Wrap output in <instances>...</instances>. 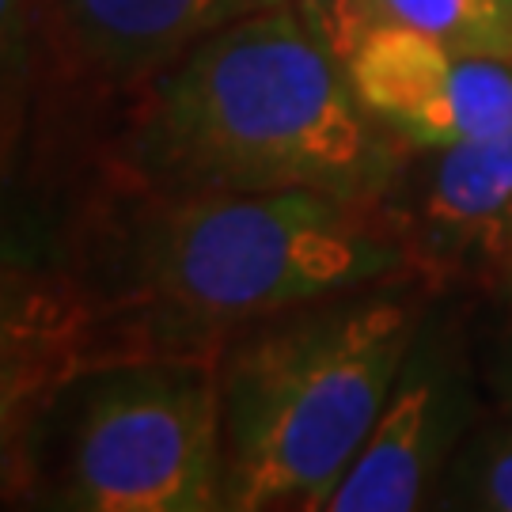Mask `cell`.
Listing matches in <instances>:
<instances>
[{
    "label": "cell",
    "mask_w": 512,
    "mask_h": 512,
    "mask_svg": "<svg viewBox=\"0 0 512 512\" xmlns=\"http://www.w3.org/2000/svg\"><path fill=\"white\" fill-rule=\"evenodd\" d=\"M380 19L437 35L471 54L512 61V0H372Z\"/></svg>",
    "instance_id": "obj_9"
},
{
    "label": "cell",
    "mask_w": 512,
    "mask_h": 512,
    "mask_svg": "<svg viewBox=\"0 0 512 512\" xmlns=\"http://www.w3.org/2000/svg\"><path fill=\"white\" fill-rule=\"evenodd\" d=\"M361 107L403 145L448 148L512 129V61L376 19L349 61Z\"/></svg>",
    "instance_id": "obj_6"
},
{
    "label": "cell",
    "mask_w": 512,
    "mask_h": 512,
    "mask_svg": "<svg viewBox=\"0 0 512 512\" xmlns=\"http://www.w3.org/2000/svg\"><path fill=\"white\" fill-rule=\"evenodd\" d=\"M289 0H61L76 50L114 76L156 73L202 38Z\"/></svg>",
    "instance_id": "obj_7"
},
{
    "label": "cell",
    "mask_w": 512,
    "mask_h": 512,
    "mask_svg": "<svg viewBox=\"0 0 512 512\" xmlns=\"http://www.w3.org/2000/svg\"><path fill=\"white\" fill-rule=\"evenodd\" d=\"M289 4L296 8V16L304 19L308 35L342 69H349L357 46L365 42V35L376 27V19H380L372 0H289Z\"/></svg>",
    "instance_id": "obj_11"
},
{
    "label": "cell",
    "mask_w": 512,
    "mask_h": 512,
    "mask_svg": "<svg viewBox=\"0 0 512 512\" xmlns=\"http://www.w3.org/2000/svg\"><path fill=\"white\" fill-rule=\"evenodd\" d=\"M475 391L452 330L421 319L380 418L323 512L433 509L448 463L471 437Z\"/></svg>",
    "instance_id": "obj_5"
},
{
    "label": "cell",
    "mask_w": 512,
    "mask_h": 512,
    "mask_svg": "<svg viewBox=\"0 0 512 512\" xmlns=\"http://www.w3.org/2000/svg\"><path fill=\"white\" fill-rule=\"evenodd\" d=\"M410 251L380 205L311 190L156 194L118 220L92 285L137 353H209L277 311L406 274ZM107 361V357H103Z\"/></svg>",
    "instance_id": "obj_2"
},
{
    "label": "cell",
    "mask_w": 512,
    "mask_h": 512,
    "mask_svg": "<svg viewBox=\"0 0 512 512\" xmlns=\"http://www.w3.org/2000/svg\"><path fill=\"white\" fill-rule=\"evenodd\" d=\"M494 387H497V395H501V406H505V414H512V357L494 372Z\"/></svg>",
    "instance_id": "obj_12"
},
{
    "label": "cell",
    "mask_w": 512,
    "mask_h": 512,
    "mask_svg": "<svg viewBox=\"0 0 512 512\" xmlns=\"http://www.w3.org/2000/svg\"><path fill=\"white\" fill-rule=\"evenodd\" d=\"M42 437V501L54 509H224L220 357L88 361L50 399Z\"/></svg>",
    "instance_id": "obj_4"
},
{
    "label": "cell",
    "mask_w": 512,
    "mask_h": 512,
    "mask_svg": "<svg viewBox=\"0 0 512 512\" xmlns=\"http://www.w3.org/2000/svg\"><path fill=\"white\" fill-rule=\"evenodd\" d=\"M505 293H509V300H512V258L505 262Z\"/></svg>",
    "instance_id": "obj_13"
},
{
    "label": "cell",
    "mask_w": 512,
    "mask_h": 512,
    "mask_svg": "<svg viewBox=\"0 0 512 512\" xmlns=\"http://www.w3.org/2000/svg\"><path fill=\"white\" fill-rule=\"evenodd\" d=\"M421 319L410 296L353 289L228 338L220 349L224 509H327Z\"/></svg>",
    "instance_id": "obj_3"
},
{
    "label": "cell",
    "mask_w": 512,
    "mask_h": 512,
    "mask_svg": "<svg viewBox=\"0 0 512 512\" xmlns=\"http://www.w3.org/2000/svg\"><path fill=\"white\" fill-rule=\"evenodd\" d=\"M122 164L156 194L311 190L380 205L403 152L293 4L202 38L152 76Z\"/></svg>",
    "instance_id": "obj_1"
},
{
    "label": "cell",
    "mask_w": 512,
    "mask_h": 512,
    "mask_svg": "<svg viewBox=\"0 0 512 512\" xmlns=\"http://www.w3.org/2000/svg\"><path fill=\"white\" fill-rule=\"evenodd\" d=\"M421 228L437 255L512 258V129L433 148Z\"/></svg>",
    "instance_id": "obj_8"
},
{
    "label": "cell",
    "mask_w": 512,
    "mask_h": 512,
    "mask_svg": "<svg viewBox=\"0 0 512 512\" xmlns=\"http://www.w3.org/2000/svg\"><path fill=\"white\" fill-rule=\"evenodd\" d=\"M433 509L512 512V414L459 444Z\"/></svg>",
    "instance_id": "obj_10"
}]
</instances>
